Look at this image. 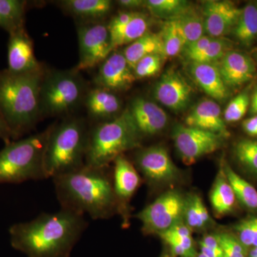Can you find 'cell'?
I'll return each instance as SVG.
<instances>
[{"label": "cell", "instance_id": "e0dca14e", "mask_svg": "<svg viewBox=\"0 0 257 257\" xmlns=\"http://www.w3.org/2000/svg\"><path fill=\"white\" fill-rule=\"evenodd\" d=\"M217 67L228 87H239L252 79L256 73V64L252 59L236 51L227 52Z\"/></svg>", "mask_w": 257, "mask_h": 257}, {"label": "cell", "instance_id": "ac0fdd59", "mask_svg": "<svg viewBox=\"0 0 257 257\" xmlns=\"http://www.w3.org/2000/svg\"><path fill=\"white\" fill-rule=\"evenodd\" d=\"M185 123L187 126L216 134L224 138H229L230 135L220 106L211 99H204L198 103L187 115Z\"/></svg>", "mask_w": 257, "mask_h": 257}, {"label": "cell", "instance_id": "8992f818", "mask_svg": "<svg viewBox=\"0 0 257 257\" xmlns=\"http://www.w3.org/2000/svg\"><path fill=\"white\" fill-rule=\"evenodd\" d=\"M51 130L5 144L0 151V184L47 179L44 155Z\"/></svg>", "mask_w": 257, "mask_h": 257}, {"label": "cell", "instance_id": "7bdbcfd3", "mask_svg": "<svg viewBox=\"0 0 257 257\" xmlns=\"http://www.w3.org/2000/svg\"><path fill=\"white\" fill-rule=\"evenodd\" d=\"M250 112L253 115H257V87L253 91L252 96L250 99Z\"/></svg>", "mask_w": 257, "mask_h": 257}, {"label": "cell", "instance_id": "5bb4252c", "mask_svg": "<svg viewBox=\"0 0 257 257\" xmlns=\"http://www.w3.org/2000/svg\"><path fill=\"white\" fill-rule=\"evenodd\" d=\"M241 8L229 1L210 0L203 3L202 13L204 31L208 36L220 38L232 32Z\"/></svg>", "mask_w": 257, "mask_h": 257}, {"label": "cell", "instance_id": "f546056e", "mask_svg": "<svg viewBox=\"0 0 257 257\" xmlns=\"http://www.w3.org/2000/svg\"><path fill=\"white\" fill-rule=\"evenodd\" d=\"M145 6L154 16L167 20H175L191 8L185 0H147Z\"/></svg>", "mask_w": 257, "mask_h": 257}, {"label": "cell", "instance_id": "5b68a950", "mask_svg": "<svg viewBox=\"0 0 257 257\" xmlns=\"http://www.w3.org/2000/svg\"><path fill=\"white\" fill-rule=\"evenodd\" d=\"M142 136L128 109L89 130L85 165L104 168L124 152L138 148Z\"/></svg>", "mask_w": 257, "mask_h": 257}, {"label": "cell", "instance_id": "ffe728a7", "mask_svg": "<svg viewBox=\"0 0 257 257\" xmlns=\"http://www.w3.org/2000/svg\"><path fill=\"white\" fill-rule=\"evenodd\" d=\"M190 72L198 85L212 99L223 101L227 98L228 87L215 64L192 62Z\"/></svg>", "mask_w": 257, "mask_h": 257}, {"label": "cell", "instance_id": "f1b7e54d", "mask_svg": "<svg viewBox=\"0 0 257 257\" xmlns=\"http://www.w3.org/2000/svg\"><path fill=\"white\" fill-rule=\"evenodd\" d=\"M175 20L185 42V47L204 36L205 31L202 15L192 8Z\"/></svg>", "mask_w": 257, "mask_h": 257}, {"label": "cell", "instance_id": "d4e9b609", "mask_svg": "<svg viewBox=\"0 0 257 257\" xmlns=\"http://www.w3.org/2000/svg\"><path fill=\"white\" fill-rule=\"evenodd\" d=\"M231 32L244 46L252 45L257 37V4L249 3L241 8L237 23Z\"/></svg>", "mask_w": 257, "mask_h": 257}, {"label": "cell", "instance_id": "8fae6325", "mask_svg": "<svg viewBox=\"0 0 257 257\" xmlns=\"http://www.w3.org/2000/svg\"><path fill=\"white\" fill-rule=\"evenodd\" d=\"M193 88L180 72L170 69L154 87V96L169 109L184 110L191 101Z\"/></svg>", "mask_w": 257, "mask_h": 257}, {"label": "cell", "instance_id": "4316f807", "mask_svg": "<svg viewBox=\"0 0 257 257\" xmlns=\"http://www.w3.org/2000/svg\"><path fill=\"white\" fill-rule=\"evenodd\" d=\"M221 168L234 191L236 199L247 209L257 211L256 189L237 175L226 162H223Z\"/></svg>", "mask_w": 257, "mask_h": 257}, {"label": "cell", "instance_id": "d590c367", "mask_svg": "<svg viewBox=\"0 0 257 257\" xmlns=\"http://www.w3.org/2000/svg\"><path fill=\"white\" fill-rule=\"evenodd\" d=\"M250 105L249 94L247 92L240 93L231 99L225 109L224 119L225 122H236L242 119L247 112Z\"/></svg>", "mask_w": 257, "mask_h": 257}, {"label": "cell", "instance_id": "52a82bcc", "mask_svg": "<svg viewBox=\"0 0 257 257\" xmlns=\"http://www.w3.org/2000/svg\"><path fill=\"white\" fill-rule=\"evenodd\" d=\"M84 93L85 84L75 69L45 74L40 94L42 115H60L74 110L85 97Z\"/></svg>", "mask_w": 257, "mask_h": 257}, {"label": "cell", "instance_id": "836d02e7", "mask_svg": "<svg viewBox=\"0 0 257 257\" xmlns=\"http://www.w3.org/2000/svg\"><path fill=\"white\" fill-rule=\"evenodd\" d=\"M231 43L223 37L214 38L200 55L193 62L214 64L220 61L227 52L231 51Z\"/></svg>", "mask_w": 257, "mask_h": 257}, {"label": "cell", "instance_id": "7402d4cb", "mask_svg": "<svg viewBox=\"0 0 257 257\" xmlns=\"http://www.w3.org/2000/svg\"><path fill=\"white\" fill-rule=\"evenodd\" d=\"M59 4L75 18L97 23L110 13L113 3L110 0H63Z\"/></svg>", "mask_w": 257, "mask_h": 257}, {"label": "cell", "instance_id": "1f68e13d", "mask_svg": "<svg viewBox=\"0 0 257 257\" xmlns=\"http://www.w3.org/2000/svg\"><path fill=\"white\" fill-rule=\"evenodd\" d=\"M234 155L246 172L257 177V140H240L235 145Z\"/></svg>", "mask_w": 257, "mask_h": 257}, {"label": "cell", "instance_id": "3957f363", "mask_svg": "<svg viewBox=\"0 0 257 257\" xmlns=\"http://www.w3.org/2000/svg\"><path fill=\"white\" fill-rule=\"evenodd\" d=\"M45 75L43 68L24 74L0 70V114L14 140L33 128L42 116L40 94Z\"/></svg>", "mask_w": 257, "mask_h": 257}, {"label": "cell", "instance_id": "d6a6232c", "mask_svg": "<svg viewBox=\"0 0 257 257\" xmlns=\"http://www.w3.org/2000/svg\"><path fill=\"white\" fill-rule=\"evenodd\" d=\"M184 219L190 229H201L210 220L209 214L202 199L194 195L186 203Z\"/></svg>", "mask_w": 257, "mask_h": 257}, {"label": "cell", "instance_id": "cb8c5ba5", "mask_svg": "<svg viewBox=\"0 0 257 257\" xmlns=\"http://www.w3.org/2000/svg\"><path fill=\"white\" fill-rule=\"evenodd\" d=\"M236 200L234 191L221 168L211 189L210 201L213 209L218 215H224L233 210Z\"/></svg>", "mask_w": 257, "mask_h": 257}, {"label": "cell", "instance_id": "603a6c76", "mask_svg": "<svg viewBox=\"0 0 257 257\" xmlns=\"http://www.w3.org/2000/svg\"><path fill=\"white\" fill-rule=\"evenodd\" d=\"M123 54L133 69L139 61L147 56L160 54L164 57L160 34L147 32L138 40L127 45L123 50Z\"/></svg>", "mask_w": 257, "mask_h": 257}, {"label": "cell", "instance_id": "e575fe53", "mask_svg": "<svg viewBox=\"0 0 257 257\" xmlns=\"http://www.w3.org/2000/svg\"><path fill=\"white\" fill-rule=\"evenodd\" d=\"M164 60L165 57L160 54H154L144 57L134 67L135 78H150L157 75L162 69Z\"/></svg>", "mask_w": 257, "mask_h": 257}, {"label": "cell", "instance_id": "7c38bea8", "mask_svg": "<svg viewBox=\"0 0 257 257\" xmlns=\"http://www.w3.org/2000/svg\"><path fill=\"white\" fill-rule=\"evenodd\" d=\"M135 80L133 69L128 64L123 52L113 51L99 64L94 82L98 87L111 92H121L130 89Z\"/></svg>", "mask_w": 257, "mask_h": 257}, {"label": "cell", "instance_id": "9a60e30c", "mask_svg": "<svg viewBox=\"0 0 257 257\" xmlns=\"http://www.w3.org/2000/svg\"><path fill=\"white\" fill-rule=\"evenodd\" d=\"M8 45V69L16 74L29 73L41 69L34 50L33 42L24 28L9 34Z\"/></svg>", "mask_w": 257, "mask_h": 257}, {"label": "cell", "instance_id": "ee69618b", "mask_svg": "<svg viewBox=\"0 0 257 257\" xmlns=\"http://www.w3.org/2000/svg\"><path fill=\"white\" fill-rule=\"evenodd\" d=\"M248 257H257V246L253 247L250 250L249 253L248 254Z\"/></svg>", "mask_w": 257, "mask_h": 257}, {"label": "cell", "instance_id": "83f0119b", "mask_svg": "<svg viewBox=\"0 0 257 257\" xmlns=\"http://www.w3.org/2000/svg\"><path fill=\"white\" fill-rule=\"evenodd\" d=\"M150 20L145 13L138 12L135 18L117 33L111 36L113 50L123 45H128L148 32Z\"/></svg>", "mask_w": 257, "mask_h": 257}, {"label": "cell", "instance_id": "484cf974", "mask_svg": "<svg viewBox=\"0 0 257 257\" xmlns=\"http://www.w3.org/2000/svg\"><path fill=\"white\" fill-rule=\"evenodd\" d=\"M28 2L0 0V28L8 33L25 27Z\"/></svg>", "mask_w": 257, "mask_h": 257}, {"label": "cell", "instance_id": "ab89813d", "mask_svg": "<svg viewBox=\"0 0 257 257\" xmlns=\"http://www.w3.org/2000/svg\"><path fill=\"white\" fill-rule=\"evenodd\" d=\"M242 127L249 136L257 137V115L245 119L242 123Z\"/></svg>", "mask_w": 257, "mask_h": 257}, {"label": "cell", "instance_id": "b9f144b4", "mask_svg": "<svg viewBox=\"0 0 257 257\" xmlns=\"http://www.w3.org/2000/svg\"><path fill=\"white\" fill-rule=\"evenodd\" d=\"M117 3L125 9L132 10V11L145 5V1L143 0H120L117 1Z\"/></svg>", "mask_w": 257, "mask_h": 257}, {"label": "cell", "instance_id": "9c48e42d", "mask_svg": "<svg viewBox=\"0 0 257 257\" xmlns=\"http://www.w3.org/2000/svg\"><path fill=\"white\" fill-rule=\"evenodd\" d=\"M79 59L75 70H86L99 65L114 51L107 25L89 23L77 30Z\"/></svg>", "mask_w": 257, "mask_h": 257}, {"label": "cell", "instance_id": "277c9868", "mask_svg": "<svg viewBox=\"0 0 257 257\" xmlns=\"http://www.w3.org/2000/svg\"><path fill=\"white\" fill-rule=\"evenodd\" d=\"M89 135L85 122L77 118L52 125L44 155L47 179L73 172L85 165Z\"/></svg>", "mask_w": 257, "mask_h": 257}, {"label": "cell", "instance_id": "6da1fadb", "mask_svg": "<svg viewBox=\"0 0 257 257\" xmlns=\"http://www.w3.org/2000/svg\"><path fill=\"white\" fill-rule=\"evenodd\" d=\"M87 226L83 214L62 208L10 226V242L28 257H69Z\"/></svg>", "mask_w": 257, "mask_h": 257}, {"label": "cell", "instance_id": "60d3db41", "mask_svg": "<svg viewBox=\"0 0 257 257\" xmlns=\"http://www.w3.org/2000/svg\"><path fill=\"white\" fill-rule=\"evenodd\" d=\"M0 139L3 140L5 144L15 141L13 133L10 131L9 126L5 122L1 114H0Z\"/></svg>", "mask_w": 257, "mask_h": 257}, {"label": "cell", "instance_id": "f6af8a7d", "mask_svg": "<svg viewBox=\"0 0 257 257\" xmlns=\"http://www.w3.org/2000/svg\"><path fill=\"white\" fill-rule=\"evenodd\" d=\"M257 246V224L256 227V231H255L254 237H253L252 248Z\"/></svg>", "mask_w": 257, "mask_h": 257}, {"label": "cell", "instance_id": "d6986e66", "mask_svg": "<svg viewBox=\"0 0 257 257\" xmlns=\"http://www.w3.org/2000/svg\"><path fill=\"white\" fill-rule=\"evenodd\" d=\"M114 162L113 188L116 202L125 206L138 190L141 179L135 166L124 155L118 157Z\"/></svg>", "mask_w": 257, "mask_h": 257}, {"label": "cell", "instance_id": "4dcf8cb0", "mask_svg": "<svg viewBox=\"0 0 257 257\" xmlns=\"http://www.w3.org/2000/svg\"><path fill=\"white\" fill-rule=\"evenodd\" d=\"M160 34L165 58L175 57L185 48V42L175 20H167Z\"/></svg>", "mask_w": 257, "mask_h": 257}, {"label": "cell", "instance_id": "bcb514c9", "mask_svg": "<svg viewBox=\"0 0 257 257\" xmlns=\"http://www.w3.org/2000/svg\"><path fill=\"white\" fill-rule=\"evenodd\" d=\"M256 58H257V54H256Z\"/></svg>", "mask_w": 257, "mask_h": 257}, {"label": "cell", "instance_id": "44dd1931", "mask_svg": "<svg viewBox=\"0 0 257 257\" xmlns=\"http://www.w3.org/2000/svg\"><path fill=\"white\" fill-rule=\"evenodd\" d=\"M88 113L94 119H104L114 116L121 109V101L111 91L96 87L85 96Z\"/></svg>", "mask_w": 257, "mask_h": 257}, {"label": "cell", "instance_id": "f35d334b", "mask_svg": "<svg viewBox=\"0 0 257 257\" xmlns=\"http://www.w3.org/2000/svg\"><path fill=\"white\" fill-rule=\"evenodd\" d=\"M213 39H214V37L204 35V36L198 39L196 41L189 44L184 48L185 57L191 62H194L197 59L198 56L200 55L204 52V50L207 48Z\"/></svg>", "mask_w": 257, "mask_h": 257}, {"label": "cell", "instance_id": "2e32d148", "mask_svg": "<svg viewBox=\"0 0 257 257\" xmlns=\"http://www.w3.org/2000/svg\"><path fill=\"white\" fill-rule=\"evenodd\" d=\"M127 109L142 136L160 133L168 121L167 113L160 106L142 96L133 99Z\"/></svg>", "mask_w": 257, "mask_h": 257}, {"label": "cell", "instance_id": "30bf717a", "mask_svg": "<svg viewBox=\"0 0 257 257\" xmlns=\"http://www.w3.org/2000/svg\"><path fill=\"white\" fill-rule=\"evenodd\" d=\"M172 138L182 161L189 165L219 150L224 139L200 128L181 124L174 128Z\"/></svg>", "mask_w": 257, "mask_h": 257}, {"label": "cell", "instance_id": "7a4b0ae2", "mask_svg": "<svg viewBox=\"0 0 257 257\" xmlns=\"http://www.w3.org/2000/svg\"><path fill=\"white\" fill-rule=\"evenodd\" d=\"M104 168L84 165L82 168L54 177L56 194L63 209L93 219L109 217L116 207L113 182Z\"/></svg>", "mask_w": 257, "mask_h": 257}, {"label": "cell", "instance_id": "ba28073f", "mask_svg": "<svg viewBox=\"0 0 257 257\" xmlns=\"http://www.w3.org/2000/svg\"><path fill=\"white\" fill-rule=\"evenodd\" d=\"M186 203L187 201L180 193L170 191L157 198L135 216L143 224L144 232L160 234L180 223L184 216Z\"/></svg>", "mask_w": 257, "mask_h": 257}, {"label": "cell", "instance_id": "8d00e7d4", "mask_svg": "<svg viewBox=\"0 0 257 257\" xmlns=\"http://www.w3.org/2000/svg\"><path fill=\"white\" fill-rule=\"evenodd\" d=\"M220 244L224 257H246V248L237 237L227 233L214 235Z\"/></svg>", "mask_w": 257, "mask_h": 257}, {"label": "cell", "instance_id": "74e56055", "mask_svg": "<svg viewBox=\"0 0 257 257\" xmlns=\"http://www.w3.org/2000/svg\"><path fill=\"white\" fill-rule=\"evenodd\" d=\"M257 224V216H250L240 221L234 229L238 234V239L247 249L252 247L253 237Z\"/></svg>", "mask_w": 257, "mask_h": 257}, {"label": "cell", "instance_id": "4fadbf2b", "mask_svg": "<svg viewBox=\"0 0 257 257\" xmlns=\"http://www.w3.org/2000/svg\"><path fill=\"white\" fill-rule=\"evenodd\" d=\"M135 163L145 178L152 182H172L178 176V169L163 147L153 146L139 150Z\"/></svg>", "mask_w": 257, "mask_h": 257}]
</instances>
